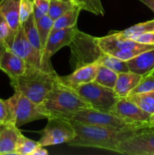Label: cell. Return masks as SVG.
Segmentation results:
<instances>
[{
	"mask_svg": "<svg viewBox=\"0 0 154 155\" xmlns=\"http://www.w3.org/2000/svg\"><path fill=\"white\" fill-rule=\"evenodd\" d=\"M54 20L51 19L48 15H45L42 18H39V20L36 21V27H37L38 33H39V39L41 43V54L45 48L46 42L48 41V37L51 34V29H52L53 24H54Z\"/></svg>",
	"mask_w": 154,
	"mask_h": 155,
	"instance_id": "24",
	"label": "cell"
},
{
	"mask_svg": "<svg viewBox=\"0 0 154 155\" xmlns=\"http://www.w3.org/2000/svg\"><path fill=\"white\" fill-rule=\"evenodd\" d=\"M41 111L46 116L66 118L69 115L91 106L85 101L73 88L62 83L59 77L54 87L39 104Z\"/></svg>",
	"mask_w": 154,
	"mask_h": 155,
	"instance_id": "3",
	"label": "cell"
},
{
	"mask_svg": "<svg viewBox=\"0 0 154 155\" xmlns=\"http://www.w3.org/2000/svg\"><path fill=\"white\" fill-rule=\"evenodd\" d=\"M98 64L85 65L74 70L71 74L65 77H60L62 83L72 88L80 85L86 84L95 81L98 70Z\"/></svg>",
	"mask_w": 154,
	"mask_h": 155,
	"instance_id": "14",
	"label": "cell"
},
{
	"mask_svg": "<svg viewBox=\"0 0 154 155\" xmlns=\"http://www.w3.org/2000/svg\"><path fill=\"white\" fill-rule=\"evenodd\" d=\"M25 61L9 49H5L0 61V70L5 73L10 80L22 75L26 71Z\"/></svg>",
	"mask_w": 154,
	"mask_h": 155,
	"instance_id": "15",
	"label": "cell"
},
{
	"mask_svg": "<svg viewBox=\"0 0 154 155\" xmlns=\"http://www.w3.org/2000/svg\"><path fill=\"white\" fill-rule=\"evenodd\" d=\"M13 124L10 109L6 100L0 98V124Z\"/></svg>",
	"mask_w": 154,
	"mask_h": 155,
	"instance_id": "33",
	"label": "cell"
},
{
	"mask_svg": "<svg viewBox=\"0 0 154 155\" xmlns=\"http://www.w3.org/2000/svg\"><path fill=\"white\" fill-rule=\"evenodd\" d=\"M56 72L41 68H27L22 75L11 80L14 92H20L36 104H39L58 80Z\"/></svg>",
	"mask_w": 154,
	"mask_h": 155,
	"instance_id": "4",
	"label": "cell"
},
{
	"mask_svg": "<svg viewBox=\"0 0 154 155\" xmlns=\"http://www.w3.org/2000/svg\"><path fill=\"white\" fill-rule=\"evenodd\" d=\"M17 31H14L2 14L0 12V43L10 50Z\"/></svg>",
	"mask_w": 154,
	"mask_h": 155,
	"instance_id": "26",
	"label": "cell"
},
{
	"mask_svg": "<svg viewBox=\"0 0 154 155\" xmlns=\"http://www.w3.org/2000/svg\"><path fill=\"white\" fill-rule=\"evenodd\" d=\"M77 24L72 27L63 29L50 34L41 57V66L44 71L55 72L51 64V56L64 46H69L78 30Z\"/></svg>",
	"mask_w": 154,
	"mask_h": 155,
	"instance_id": "11",
	"label": "cell"
},
{
	"mask_svg": "<svg viewBox=\"0 0 154 155\" xmlns=\"http://www.w3.org/2000/svg\"><path fill=\"white\" fill-rule=\"evenodd\" d=\"M69 120L73 126L75 132V138L67 143L69 145L99 148L119 154L121 143L131 136L135 130L134 129L125 131H116L98 126L82 124L72 120Z\"/></svg>",
	"mask_w": 154,
	"mask_h": 155,
	"instance_id": "2",
	"label": "cell"
},
{
	"mask_svg": "<svg viewBox=\"0 0 154 155\" xmlns=\"http://www.w3.org/2000/svg\"><path fill=\"white\" fill-rule=\"evenodd\" d=\"M142 3L147 6L151 11L154 13V0H139Z\"/></svg>",
	"mask_w": 154,
	"mask_h": 155,
	"instance_id": "36",
	"label": "cell"
},
{
	"mask_svg": "<svg viewBox=\"0 0 154 155\" xmlns=\"http://www.w3.org/2000/svg\"><path fill=\"white\" fill-rule=\"evenodd\" d=\"M63 119L72 120L82 124L98 126L116 131L134 130L150 124L133 122L120 117L110 111H102L92 107L81 109Z\"/></svg>",
	"mask_w": 154,
	"mask_h": 155,
	"instance_id": "5",
	"label": "cell"
},
{
	"mask_svg": "<svg viewBox=\"0 0 154 155\" xmlns=\"http://www.w3.org/2000/svg\"><path fill=\"white\" fill-rule=\"evenodd\" d=\"M128 71L142 77L150 75L154 70V48L127 61Z\"/></svg>",
	"mask_w": 154,
	"mask_h": 155,
	"instance_id": "16",
	"label": "cell"
},
{
	"mask_svg": "<svg viewBox=\"0 0 154 155\" xmlns=\"http://www.w3.org/2000/svg\"><path fill=\"white\" fill-rule=\"evenodd\" d=\"M30 1H32V2H33V0H30Z\"/></svg>",
	"mask_w": 154,
	"mask_h": 155,
	"instance_id": "41",
	"label": "cell"
},
{
	"mask_svg": "<svg viewBox=\"0 0 154 155\" xmlns=\"http://www.w3.org/2000/svg\"><path fill=\"white\" fill-rule=\"evenodd\" d=\"M110 112L114 114L133 122L149 123L151 114L142 110L135 103L126 97L119 98Z\"/></svg>",
	"mask_w": 154,
	"mask_h": 155,
	"instance_id": "13",
	"label": "cell"
},
{
	"mask_svg": "<svg viewBox=\"0 0 154 155\" xmlns=\"http://www.w3.org/2000/svg\"><path fill=\"white\" fill-rule=\"evenodd\" d=\"M128 38L135 42L147 45H154V31L146 32L137 35H132Z\"/></svg>",
	"mask_w": 154,
	"mask_h": 155,
	"instance_id": "34",
	"label": "cell"
},
{
	"mask_svg": "<svg viewBox=\"0 0 154 155\" xmlns=\"http://www.w3.org/2000/svg\"><path fill=\"white\" fill-rule=\"evenodd\" d=\"M98 43L104 53L124 61L154 48V45L139 43L119 31L113 32L104 37H98Z\"/></svg>",
	"mask_w": 154,
	"mask_h": 155,
	"instance_id": "6",
	"label": "cell"
},
{
	"mask_svg": "<svg viewBox=\"0 0 154 155\" xmlns=\"http://www.w3.org/2000/svg\"><path fill=\"white\" fill-rule=\"evenodd\" d=\"M33 13V2L30 0H21V5H20V22H21V24L27 21Z\"/></svg>",
	"mask_w": 154,
	"mask_h": 155,
	"instance_id": "32",
	"label": "cell"
},
{
	"mask_svg": "<svg viewBox=\"0 0 154 155\" xmlns=\"http://www.w3.org/2000/svg\"><path fill=\"white\" fill-rule=\"evenodd\" d=\"M120 154L154 155V126L150 124L135 129L120 145Z\"/></svg>",
	"mask_w": 154,
	"mask_h": 155,
	"instance_id": "10",
	"label": "cell"
},
{
	"mask_svg": "<svg viewBox=\"0 0 154 155\" xmlns=\"http://www.w3.org/2000/svg\"><path fill=\"white\" fill-rule=\"evenodd\" d=\"M82 10L87 11L98 16H104L105 14L101 0H72Z\"/></svg>",
	"mask_w": 154,
	"mask_h": 155,
	"instance_id": "28",
	"label": "cell"
},
{
	"mask_svg": "<svg viewBox=\"0 0 154 155\" xmlns=\"http://www.w3.org/2000/svg\"><path fill=\"white\" fill-rule=\"evenodd\" d=\"M4 125H5V124H4ZM4 125H3V124H0V131H1V130L2 129L3 126H4Z\"/></svg>",
	"mask_w": 154,
	"mask_h": 155,
	"instance_id": "39",
	"label": "cell"
},
{
	"mask_svg": "<svg viewBox=\"0 0 154 155\" xmlns=\"http://www.w3.org/2000/svg\"><path fill=\"white\" fill-rule=\"evenodd\" d=\"M20 5L21 0H2L0 2V12L14 31H17L21 26Z\"/></svg>",
	"mask_w": 154,
	"mask_h": 155,
	"instance_id": "19",
	"label": "cell"
},
{
	"mask_svg": "<svg viewBox=\"0 0 154 155\" xmlns=\"http://www.w3.org/2000/svg\"><path fill=\"white\" fill-rule=\"evenodd\" d=\"M143 77L131 71L119 73L113 90L119 98L127 97L140 83Z\"/></svg>",
	"mask_w": 154,
	"mask_h": 155,
	"instance_id": "18",
	"label": "cell"
},
{
	"mask_svg": "<svg viewBox=\"0 0 154 155\" xmlns=\"http://www.w3.org/2000/svg\"><path fill=\"white\" fill-rule=\"evenodd\" d=\"M5 49H6V48H5L4 45H3L2 43H0V61H1L2 55L3 52H4L5 50Z\"/></svg>",
	"mask_w": 154,
	"mask_h": 155,
	"instance_id": "37",
	"label": "cell"
},
{
	"mask_svg": "<svg viewBox=\"0 0 154 155\" xmlns=\"http://www.w3.org/2000/svg\"><path fill=\"white\" fill-rule=\"evenodd\" d=\"M2 2V0H0V2Z\"/></svg>",
	"mask_w": 154,
	"mask_h": 155,
	"instance_id": "42",
	"label": "cell"
},
{
	"mask_svg": "<svg viewBox=\"0 0 154 155\" xmlns=\"http://www.w3.org/2000/svg\"><path fill=\"white\" fill-rule=\"evenodd\" d=\"M82 9L78 6H76V7H74L73 8L69 10L68 12H65L63 15L57 18L54 21L51 34L54 33V32L58 31V30L69 28V27H72L76 25L79 15Z\"/></svg>",
	"mask_w": 154,
	"mask_h": 155,
	"instance_id": "20",
	"label": "cell"
},
{
	"mask_svg": "<svg viewBox=\"0 0 154 155\" xmlns=\"http://www.w3.org/2000/svg\"><path fill=\"white\" fill-rule=\"evenodd\" d=\"M149 114H154V91L133 94L126 97Z\"/></svg>",
	"mask_w": 154,
	"mask_h": 155,
	"instance_id": "21",
	"label": "cell"
},
{
	"mask_svg": "<svg viewBox=\"0 0 154 155\" xmlns=\"http://www.w3.org/2000/svg\"><path fill=\"white\" fill-rule=\"evenodd\" d=\"M152 74H154V70H153V71H152V73H151V74H150V75H152Z\"/></svg>",
	"mask_w": 154,
	"mask_h": 155,
	"instance_id": "40",
	"label": "cell"
},
{
	"mask_svg": "<svg viewBox=\"0 0 154 155\" xmlns=\"http://www.w3.org/2000/svg\"><path fill=\"white\" fill-rule=\"evenodd\" d=\"M76 7L72 0H50V7L48 15L55 21L65 12Z\"/></svg>",
	"mask_w": 154,
	"mask_h": 155,
	"instance_id": "25",
	"label": "cell"
},
{
	"mask_svg": "<svg viewBox=\"0 0 154 155\" xmlns=\"http://www.w3.org/2000/svg\"><path fill=\"white\" fill-rule=\"evenodd\" d=\"M73 89L92 108L102 111H110L119 99L113 89L101 86L95 81L80 85Z\"/></svg>",
	"mask_w": 154,
	"mask_h": 155,
	"instance_id": "7",
	"label": "cell"
},
{
	"mask_svg": "<svg viewBox=\"0 0 154 155\" xmlns=\"http://www.w3.org/2000/svg\"><path fill=\"white\" fill-rule=\"evenodd\" d=\"M149 123H150L151 125L154 126V114H153L151 115L150 119H149Z\"/></svg>",
	"mask_w": 154,
	"mask_h": 155,
	"instance_id": "38",
	"label": "cell"
},
{
	"mask_svg": "<svg viewBox=\"0 0 154 155\" xmlns=\"http://www.w3.org/2000/svg\"><path fill=\"white\" fill-rule=\"evenodd\" d=\"M39 142L28 139L21 133L18 137L15 148V154L17 155H32L33 151L39 146Z\"/></svg>",
	"mask_w": 154,
	"mask_h": 155,
	"instance_id": "27",
	"label": "cell"
},
{
	"mask_svg": "<svg viewBox=\"0 0 154 155\" xmlns=\"http://www.w3.org/2000/svg\"><path fill=\"white\" fill-rule=\"evenodd\" d=\"M10 50L24 59L27 68H41V53L35 49L26 37L23 26L19 27Z\"/></svg>",
	"mask_w": 154,
	"mask_h": 155,
	"instance_id": "12",
	"label": "cell"
},
{
	"mask_svg": "<svg viewBox=\"0 0 154 155\" xmlns=\"http://www.w3.org/2000/svg\"><path fill=\"white\" fill-rule=\"evenodd\" d=\"M6 101L10 109L12 123L18 128L32 121L47 119L46 116L41 111L39 104L20 92H15Z\"/></svg>",
	"mask_w": 154,
	"mask_h": 155,
	"instance_id": "8",
	"label": "cell"
},
{
	"mask_svg": "<svg viewBox=\"0 0 154 155\" xmlns=\"http://www.w3.org/2000/svg\"><path fill=\"white\" fill-rule=\"evenodd\" d=\"M71 51V64L74 70L85 65L98 64L119 74L128 71L126 61L106 54L98 43V37L77 30L69 45Z\"/></svg>",
	"mask_w": 154,
	"mask_h": 155,
	"instance_id": "1",
	"label": "cell"
},
{
	"mask_svg": "<svg viewBox=\"0 0 154 155\" xmlns=\"http://www.w3.org/2000/svg\"><path fill=\"white\" fill-rule=\"evenodd\" d=\"M45 128L40 132L41 138L38 142L41 146L68 143L75 138V132L69 120L58 117H49Z\"/></svg>",
	"mask_w": 154,
	"mask_h": 155,
	"instance_id": "9",
	"label": "cell"
},
{
	"mask_svg": "<svg viewBox=\"0 0 154 155\" xmlns=\"http://www.w3.org/2000/svg\"><path fill=\"white\" fill-rule=\"evenodd\" d=\"M151 91H154V74L143 77L140 83L131 91L130 95Z\"/></svg>",
	"mask_w": 154,
	"mask_h": 155,
	"instance_id": "30",
	"label": "cell"
},
{
	"mask_svg": "<svg viewBox=\"0 0 154 155\" xmlns=\"http://www.w3.org/2000/svg\"><path fill=\"white\" fill-rule=\"evenodd\" d=\"M33 15L36 21L48 14L50 0H33Z\"/></svg>",
	"mask_w": 154,
	"mask_h": 155,
	"instance_id": "31",
	"label": "cell"
},
{
	"mask_svg": "<svg viewBox=\"0 0 154 155\" xmlns=\"http://www.w3.org/2000/svg\"><path fill=\"white\" fill-rule=\"evenodd\" d=\"M21 132L14 124L3 126L0 131V155L15 154V148Z\"/></svg>",
	"mask_w": 154,
	"mask_h": 155,
	"instance_id": "17",
	"label": "cell"
},
{
	"mask_svg": "<svg viewBox=\"0 0 154 155\" xmlns=\"http://www.w3.org/2000/svg\"><path fill=\"white\" fill-rule=\"evenodd\" d=\"M150 31H154V19L135 24V25L131 26V27L119 32L127 37H129L132 35H137Z\"/></svg>",
	"mask_w": 154,
	"mask_h": 155,
	"instance_id": "29",
	"label": "cell"
},
{
	"mask_svg": "<svg viewBox=\"0 0 154 155\" xmlns=\"http://www.w3.org/2000/svg\"><path fill=\"white\" fill-rule=\"evenodd\" d=\"M21 25L23 26L26 37L27 38L29 42H30V44L33 45L35 49L37 50L39 52L41 53L42 49H41L40 39H39L37 27H36V19H35L33 13L30 15L29 19L24 23H23ZM41 56H42V54H41Z\"/></svg>",
	"mask_w": 154,
	"mask_h": 155,
	"instance_id": "22",
	"label": "cell"
},
{
	"mask_svg": "<svg viewBox=\"0 0 154 155\" xmlns=\"http://www.w3.org/2000/svg\"><path fill=\"white\" fill-rule=\"evenodd\" d=\"M118 73L104 65L99 64L95 82L103 86L113 89L117 80Z\"/></svg>",
	"mask_w": 154,
	"mask_h": 155,
	"instance_id": "23",
	"label": "cell"
},
{
	"mask_svg": "<svg viewBox=\"0 0 154 155\" xmlns=\"http://www.w3.org/2000/svg\"><path fill=\"white\" fill-rule=\"evenodd\" d=\"M47 154H48V151H47L46 149H45L43 146L39 145V146H38L37 148H36V149L33 151V154L32 155H47Z\"/></svg>",
	"mask_w": 154,
	"mask_h": 155,
	"instance_id": "35",
	"label": "cell"
}]
</instances>
